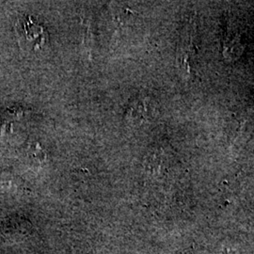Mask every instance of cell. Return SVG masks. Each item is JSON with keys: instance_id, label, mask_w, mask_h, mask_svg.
Instances as JSON below:
<instances>
[{"instance_id": "6da1fadb", "label": "cell", "mask_w": 254, "mask_h": 254, "mask_svg": "<svg viewBox=\"0 0 254 254\" xmlns=\"http://www.w3.org/2000/svg\"><path fill=\"white\" fill-rule=\"evenodd\" d=\"M21 28L24 31V36L26 40L31 43L34 47L36 46H43L45 43L43 27L38 26L31 19L28 18L24 21Z\"/></svg>"}]
</instances>
